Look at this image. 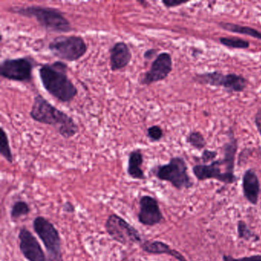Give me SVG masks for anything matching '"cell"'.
I'll use <instances>...</instances> for the list:
<instances>
[{
    "instance_id": "1",
    "label": "cell",
    "mask_w": 261,
    "mask_h": 261,
    "mask_svg": "<svg viewBox=\"0 0 261 261\" xmlns=\"http://www.w3.org/2000/svg\"><path fill=\"white\" fill-rule=\"evenodd\" d=\"M67 71L68 66L62 62L45 64L39 70V77L45 91L62 103L72 101L79 93Z\"/></svg>"
},
{
    "instance_id": "2",
    "label": "cell",
    "mask_w": 261,
    "mask_h": 261,
    "mask_svg": "<svg viewBox=\"0 0 261 261\" xmlns=\"http://www.w3.org/2000/svg\"><path fill=\"white\" fill-rule=\"evenodd\" d=\"M30 115L38 123L56 128L64 138H71L79 132V126L72 117L53 106L41 94L35 97Z\"/></svg>"
},
{
    "instance_id": "3",
    "label": "cell",
    "mask_w": 261,
    "mask_h": 261,
    "mask_svg": "<svg viewBox=\"0 0 261 261\" xmlns=\"http://www.w3.org/2000/svg\"><path fill=\"white\" fill-rule=\"evenodd\" d=\"M10 11L24 17L35 18L39 25L48 32L66 33L72 30L71 22L58 9L42 6H29L15 7Z\"/></svg>"
},
{
    "instance_id": "4",
    "label": "cell",
    "mask_w": 261,
    "mask_h": 261,
    "mask_svg": "<svg viewBox=\"0 0 261 261\" xmlns=\"http://www.w3.org/2000/svg\"><path fill=\"white\" fill-rule=\"evenodd\" d=\"M152 172L158 179L168 181L178 190L190 189L193 186L187 164L181 157H173L167 164L154 168Z\"/></svg>"
},
{
    "instance_id": "5",
    "label": "cell",
    "mask_w": 261,
    "mask_h": 261,
    "mask_svg": "<svg viewBox=\"0 0 261 261\" xmlns=\"http://www.w3.org/2000/svg\"><path fill=\"white\" fill-rule=\"evenodd\" d=\"M48 49L58 59L71 62L79 60L86 54L88 45L82 36H62L50 42Z\"/></svg>"
},
{
    "instance_id": "6",
    "label": "cell",
    "mask_w": 261,
    "mask_h": 261,
    "mask_svg": "<svg viewBox=\"0 0 261 261\" xmlns=\"http://www.w3.org/2000/svg\"><path fill=\"white\" fill-rule=\"evenodd\" d=\"M33 228L43 243L50 261H63L62 240L59 230L45 217L38 216L33 221Z\"/></svg>"
},
{
    "instance_id": "7",
    "label": "cell",
    "mask_w": 261,
    "mask_h": 261,
    "mask_svg": "<svg viewBox=\"0 0 261 261\" xmlns=\"http://www.w3.org/2000/svg\"><path fill=\"white\" fill-rule=\"evenodd\" d=\"M108 234L117 242L125 246L142 244L141 234L126 220L116 214L108 217L105 223Z\"/></svg>"
},
{
    "instance_id": "8",
    "label": "cell",
    "mask_w": 261,
    "mask_h": 261,
    "mask_svg": "<svg viewBox=\"0 0 261 261\" xmlns=\"http://www.w3.org/2000/svg\"><path fill=\"white\" fill-rule=\"evenodd\" d=\"M193 80L201 85L223 87L229 92H242L247 85V81L243 76L236 74H223L218 71L196 74Z\"/></svg>"
},
{
    "instance_id": "9",
    "label": "cell",
    "mask_w": 261,
    "mask_h": 261,
    "mask_svg": "<svg viewBox=\"0 0 261 261\" xmlns=\"http://www.w3.org/2000/svg\"><path fill=\"white\" fill-rule=\"evenodd\" d=\"M34 64L30 58L7 59L0 65V75L13 82L30 83L33 80Z\"/></svg>"
},
{
    "instance_id": "10",
    "label": "cell",
    "mask_w": 261,
    "mask_h": 261,
    "mask_svg": "<svg viewBox=\"0 0 261 261\" xmlns=\"http://www.w3.org/2000/svg\"><path fill=\"white\" fill-rule=\"evenodd\" d=\"M221 166L226 168L227 172L234 174V171L229 169L227 163L222 160H215L208 165H196L193 167V172L197 179L204 181L207 179H215L224 184H233L237 181L236 175H230L223 172Z\"/></svg>"
},
{
    "instance_id": "11",
    "label": "cell",
    "mask_w": 261,
    "mask_h": 261,
    "mask_svg": "<svg viewBox=\"0 0 261 261\" xmlns=\"http://www.w3.org/2000/svg\"><path fill=\"white\" fill-rule=\"evenodd\" d=\"M19 250L29 261H50L36 237L25 227L19 230Z\"/></svg>"
},
{
    "instance_id": "12",
    "label": "cell",
    "mask_w": 261,
    "mask_h": 261,
    "mask_svg": "<svg viewBox=\"0 0 261 261\" xmlns=\"http://www.w3.org/2000/svg\"><path fill=\"white\" fill-rule=\"evenodd\" d=\"M172 70V56L169 53H160L152 62L150 69L144 74L141 85H149L165 80Z\"/></svg>"
},
{
    "instance_id": "13",
    "label": "cell",
    "mask_w": 261,
    "mask_h": 261,
    "mask_svg": "<svg viewBox=\"0 0 261 261\" xmlns=\"http://www.w3.org/2000/svg\"><path fill=\"white\" fill-rule=\"evenodd\" d=\"M163 217L158 201L153 197L143 195L140 199L138 220L145 226H155L160 224Z\"/></svg>"
},
{
    "instance_id": "14",
    "label": "cell",
    "mask_w": 261,
    "mask_h": 261,
    "mask_svg": "<svg viewBox=\"0 0 261 261\" xmlns=\"http://www.w3.org/2000/svg\"><path fill=\"white\" fill-rule=\"evenodd\" d=\"M132 60V53L127 44L117 42L110 50V66L113 71L126 68Z\"/></svg>"
},
{
    "instance_id": "15",
    "label": "cell",
    "mask_w": 261,
    "mask_h": 261,
    "mask_svg": "<svg viewBox=\"0 0 261 261\" xmlns=\"http://www.w3.org/2000/svg\"><path fill=\"white\" fill-rule=\"evenodd\" d=\"M243 194L250 204L256 205L259 200L260 185L259 178L253 169L246 171L243 176Z\"/></svg>"
},
{
    "instance_id": "16",
    "label": "cell",
    "mask_w": 261,
    "mask_h": 261,
    "mask_svg": "<svg viewBox=\"0 0 261 261\" xmlns=\"http://www.w3.org/2000/svg\"><path fill=\"white\" fill-rule=\"evenodd\" d=\"M142 250L150 254H167L178 261H187L179 252L171 248L166 243L159 241H146L140 244Z\"/></svg>"
},
{
    "instance_id": "17",
    "label": "cell",
    "mask_w": 261,
    "mask_h": 261,
    "mask_svg": "<svg viewBox=\"0 0 261 261\" xmlns=\"http://www.w3.org/2000/svg\"><path fill=\"white\" fill-rule=\"evenodd\" d=\"M143 164V154L140 149L131 151L128 158L127 173L134 179L144 180L146 178L142 169Z\"/></svg>"
},
{
    "instance_id": "18",
    "label": "cell",
    "mask_w": 261,
    "mask_h": 261,
    "mask_svg": "<svg viewBox=\"0 0 261 261\" xmlns=\"http://www.w3.org/2000/svg\"><path fill=\"white\" fill-rule=\"evenodd\" d=\"M219 27L223 30H227L230 33H237V34L250 36L252 38L261 41V33L254 29L249 27H243L238 24L230 23V22H220Z\"/></svg>"
},
{
    "instance_id": "19",
    "label": "cell",
    "mask_w": 261,
    "mask_h": 261,
    "mask_svg": "<svg viewBox=\"0 0 261 261\" xmlns=\"http://www.w3.org/2000/svg\"><path fill=\"white\" fill-rule=\"evenodd\" d=\"M0 154L9 163H13L14 160L10 147V140L4 127L0 128Z\"/></svg>"
},
{
    "instance_id": "20",
    "label": "cell",
    "mask_w": 261,
    "mask_h": 261,
    "mask_svg": "<svg viewBox=\"0 0 261 261\" xmlns=\"http://www.w3.org/2000/svg\"><path fill=\"white\" fill-rule=\"evenodd\" d=\"M221 45L230 48L246 49L250 47V42L237 37H223L219 39Z\"/></svg>"
},
{
    "instance_id": "21",
    "label": "cell",
    "mask_w": 261,
    "mask_h": 261,
    "mask_svg": "<svg viewBox=\"0 0 261 261\" xmlns=\"http://www.w3.org/2000/svg\"><path fill=\"white\" fill-rule=\"evenodd\" d=\"M31 212L28 203L24 201H18L13 204L10 212L12 220H16L22 216H27Z\"/></svg>"
},
{
    "instance_id": "22",
    "label": "cell",
    "mask_w": 261,
    "mask_h": 261,
    "mask_svg": "<svg viewBox=\"0 0 261 261\" xmlns=\"http://www.w3.org/2000/svg\"><path fill=\"white\" fill-rule=\"evenodd\" d=\"M186 142L195 149L201 150L206 145L205 140L200 132H192L188 135Z\"/></svg>"
},
{
    "instance_id": "23",
    "label": "cell",
    "mask_w": 261,
    "mask_h": 261,
    "mask_svg": "<svg viewBox=\"0 0 261 261\" xmlns=\"http://www.w3.org/2000/svg\"><path fill=\"white\" fill-rule=\"evenodd\" d=\"M238 234L241 239L249 241L254 238L255 235L249 228L247 224L244 221H239L238 223Z\"/></svg>"
},
{
    "instance_id": "24",
    "label": "cell",
    "mask_w": 261,
    "mask_h": 261,
    "mask_svg": "<svg viewBox=\"0 0 261 261\" xmlns=\"http://www.w3.org/2000/svg\"><path fill=\"white\" fill-rule=\"evenodd\" d=\"M147 137L152 142H158L163 137V130L158 125L149 126L147 129Z\"/></svg>"
},
{
    "instance_id": "25",
    "label": "cell",
    "mask_w": 261,
    "mask_h": 261,
    "mask_svg": "<svg viewBox=\"0 0 261 261\" xmlns=\"http://www.w3.org/2000/svg\"><path fill=\"white\" fill-rule=\"evenodd\" d=\"M223 261H261V255H254V256H244L241 258H234L228 255H224Z\"/></svg>"
},
{
    "instance_id": "26",
    "label": "cell",
    "mask_w": 261,
    "mask_h": 261,
    "mask_svg": "<svg viewBox=\"0 0 261 261\" xmlns=\"http://www.w3.org/2000/svg\"><path fill=\"white\" fill-rule=\"evenodd\" d=\"M217 152L215 151H211L208 150V149H205L203 152L202 155H201V160H202L203 163H207L209 162H214V160L216 158Z\"/></svg>"
},
{
    "instance_id": "27",
    "label": "cell",
    "mask_w": 261,
    "mask_h": 261,
    "mask_svg": "<svg viewBox=\"0 0 261 261\" xmlns=\"http://www.w3.org/2000/svg\"><path fill=\"white\" fill-rule=\"evenodd\" d=\"M163 5L166 7V8H174V7H179V6L182 5V4H187V1H178V0H163Z\"/></svg>"
},
{
    "instance_id": "28",
    "label": "cell",
    "mask_w": 261,
    "mask_h": 261,
    "mask_svg": "<svg viewBox=\"0 0 261 261\" xmlns=\"http://www.w3.org/2000/svg\"><path fill=\"white\" fill-rule=\"evenodd\" d=\"M157 53H158V50L155 49V48H150V49L146 50L145 51L143 57L146 60H151L156 56Z\"/></svg>"
},
{
    "instance_id": "29",
    "label": "cell",
    "mask_w": 261,
    "mask_h": 261,
    "mask_svg": "<svg viewBox=\"0 0 261 261\" xmlns=\"http://www.w3.org/2000/svg\"><path fill=\"white\" fill-rule=\"evenodd\" d=\"M254 122L255 125L257 128L258 132L259 133L261 136V109L258 110L257 112H256V115H255Z\"/></svg>"
},
{
    "instance_id": "30",
    "label": "cell",
    "mask_w": 261,
    "mask_h": 261,
    "mask_svg": "<svg viewBox=\"0 0 261 261\" xmlns=\"http://www.w3.org/2000/svg\"><path fill=\"white\" fill-rule=\"evenodd\" d=\"M63 210L64 212H68V213H73L75 211V208H74V206L71 202L67 201V202L64 204Z\"/></svg>"
}]
</instances>
